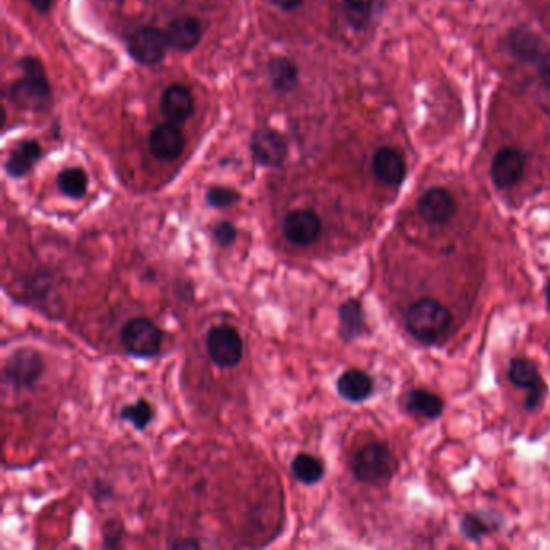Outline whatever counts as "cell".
Here are the masks:
<instances>
[{
	"label": "cell",
	"mask_w": 550,
	"mask_h": 550,
	"mask_svg": "<svg viewBox=\"0 0 550 550\" xmlns=\"http://www.w3.org/2000/svg\"><path fill=\"white\" fill-rule=\"evenodd\" d=\"M23 77L8 89V99L16 108L28 112H46L52 105V87L42 63L34 57H23L18 61Z\"/></svg>",
	"instance_id": "cell-1"
},
{
	"label": "cell",
	"mask_w": 550,
	"mask_h": 550,
	"mask_svg": "<svg viewBox=\"0 0 550 550\" xmlns=\"http://www.w3.org/2000/svg\"><path fill=\"white\" fill-rule=\"evenodd\" d=\"M451 325V312L435 298H420L407 310V331L423 344L433 345L444 341Z\"/></svg>",
	"instance_id": "cell-2"
},
{
	"label": "cell",
	"mask_w": 550,
	"mask_h": 550,
	"mask_svg": "<svg viewBox=\"0 0 550 550\" xmlns=\"http://www.w3.org/2000/svg\"><path fill=\"white\" fill-rule=\"evenodd\" d=\"M398 470V460L390 447L382 443H368L355 452L352 473L365 484L390 481Z\"/></svg>",
	"instance_id": "cell-3"
},
{
	"label": "cell",
	"mask_w": 550,
	"mask_h": 550,
	"mask_svg": "<svg viewBox=\"0 0 550 550\" xmlns=\"http://www.w3.org/2000/svg\"><path fill=\"white\" fill-rule=\"evenodd\" d=\"M120 339L124 351L133 357L151 359L160 352L163 333L152 320L145 316H136L124 323Z\"/></svg>",
	"instance_id": "cell-4"
},
{
	"label": "cell",
	"mask_w": 550,
	"mask_h": 550,
	"mask_svg": "<svg viewBox=\"0 0 550 550\" xmlns=\"http://www.w3.org/2000/svg\"><path fill=\"white\" fill-rule=\"evenodd\" d=\"M44 370H46V362L42 353L31 347H22L10 353V357L5 360L4 382H7L16 390L31 388L39 381L41 376L44 375Z\"/></svg>",
	"instance_id": "cell-5"
},
{
	"label": "cell",
	"mask_w": 550,
	"mask_h": 550,
	"mask_svg": "<svg viewBox=\"0 0 550 550\" xmlns=\"http://www.w3.org/2000/svg\"><path fill=\"white\" fill-rule=\"evenodd\" d=\"M208 357L216 367L234 368L244 353L243 337L230 325H216L206 337Z\"/></svg>",
	"instance_id": "cell-6"
},
{
	"label": "cell",
	"mask_w": 550,
	"mask_h": 550,
	"mask_svg": "<svg viewBox=\"0 0 550 550\" xmlns=\"http://www.w3.org/2000/svg\"><path fill=\"white\" fill-rule=\"evenodd\" d=\"M169 47L165 31L153 26H144L131 36L128 54L139 65L153 67L165 59Z\"/></svg>",
	"instance_id": "cell-7"
},
{
	"label": "cell",
	"mask_w": 550,
	"mask_h": 550,
	"mask_svg": "<svg viewBox=\"0 0 550 550\" xmlns=\"http://www.w3.org/2000/svg\"><path fill=\"white\" fill-rule=\"evenodd\" d=\"M509 380L513 386L527 390L525 407L527 410H535L541 406V402L547 394V386L535 363L525 359L512 360L510 368H509Z\"/></svg>",
	"instance_id": "cell-8"
},
{
	"label": "cell",
	"mask_w": 550,
	"mask_h": 550,
	"mask_svg": "<svg viewBox=\"0 0 550 550\" xmlns=\"http://www.w3.org/2000/svg\"><path fill=\"white\" fill-rule=\"evenodd\" d=\"M251 152L257 165L265 169H280L288 157V144L280 133L263 128L253 133Z\"/></svg>",
	"instance_id": "cell-9"
},
{
	"label": "cell",
	"mask_w": 550,
	"mask_h": 550,
	"mask_svg": "<svg viewBox=\"0 0 550 550\" xmlns=\"http://www.w3.org/2000/svg\"><path fill=\"white\" fill-rule=\"evenodd\" d=\"M320 233V216L314 210H294L283 220V234L290 244L306 247L315 243Z\"/></svg>",
	"instance_id": "cell-10"
},
{
	"label": "cell",
	"mask_w": 550,
	"mask_h": 550,
	"mask_svg": "<svg viewBox=\"0 0 550 550\" xmlns=\"http://www.w3.org/2000/svg\"><path fill=\"white\" fill-rule=\"evenodd\" d=\"M525 155L513 147H504L494 155L490 165L492 181L499 189H507L518 183L525 173Z\"/></svg>",
	"instance_id": "cell-11"
},
{
	"label": "cell",
	"mask_w": 550,
	"mask_h": 550,
	"mask_svg": "<svg viewBox=\"0 0 550 550\" xmlns=\"http://www.w3.org/2000/svg\"><path fill=\"white\" fill-rule=\"evenodd\" d=\"M186 147V138L183 131L178 128V124L165 123L153 128L149 138V149L155 159L159 160L173 161L181 157Z\"/></svg>",
	"instance_id": "cell-12"
},
{
	"label": "cell",
	"mask_w": 550,
	"mask_h": 550,
	"mask_svg": "<svg viewBox=\"0 0 550 550\" xmlns=\"http://www.w3.org/2000/svg\"><path fill=\"white\" fill-rule=\"evenodd\" d=\"M418 212L423 220L431 225H445L451 222L452 216L457 212V206L447 189L433 188L425 192L418 200Z\"/></svg>",
	"instance_id": "cell-13"
},
{
	"label": "cell",
	"mask_w": 550,
	"mask_h": 550,
	"mask_svg": "<svg viewBox=\"0 0 550 550\" xmlns=\"http://www.w3.org/2000/svg\"><path fill=\"white\" fill-rule=\"evenodd\" d=\"M165 36L173 50L191 52L192 49L199 46L202 39V24L196 16H176L175 20H171L167 26Z\"/></svg>",
	"instance_id": "cell-14"
},
{
	"label": "cell",
	"mask_w": 550,
	"mask_h": 550,
	"mask_svg": "<svg viewBox=\"0 0 550 550\" xmlns=\"http://www.w3.org/2000/svg\"><path fill=\"white\" fill-rule=\"evenodd\" d=\"M160 112L167 122L183 124L194 112V99L188 87L181 85L170 86L160 99Z\"/></svg>",
	"instance_id": "cell-15"
},
{
	"label": "cell",
	"mask_w": 550,
	"mask_h": 550,
	"mask_svg": "<svg viewBox=\"0 0 550 550\" xmlns=\"http://www.w3.org/2000/svg\"><path fill=\"white\" fill-rule=\"evenodd\" d=\"M373 173L381 183L399 186L406 179L404 157L392 147H381L373 155Z\"/></svg>",
	"instance_id": "cell-16"
},
{
	"label": "cell",
	"mask_w": 550,
	"mask_h": 550,
	"mask_svg": "<svg viewBox=\"0 0 550 550\" xmlns=\"http://www.w3.org/2000/svg\"><path fill=\"white\" fill-rule=\"evenodd\" d=\"M339 336L344 343L357 341L359 337L367 335L368 326L365 312L359 300L349 298L339 307Z\"/></svg>",
	"instance_id": "cell-17"
},
{
	"label": "cell",
	"mask_w": 550,
	"mask_h": 550,
	"mask_svg": "<svg viewBox=\"0 0 550 550\" xmlns=\"http://www.w3.org/2000/svg\"><path fill=\"white\" fill-rule=\"evenodd\" d=\"M42 149L38 141H20L8 155L5 171L10 178H23L41 160Z\"/></svg>",
	"instance_id": "cell-18"
},
{
	"label": "cell",
	"mask_w": 550,
	"mask_h": 550,
	"mask_svg": "<svg viewBox=\"0 0 550 550\" xmlns=\"http://www.w3.org/2000/svg\"><path fill=\"white\" fill-rule=\"evenodd\" d=\"M337 394L347 402H363L373 392V380L362 370L352 368L339 376L337 380Z\"/></svg>",
	"instance_id": "cell-19"
},
{
	"label": "cell",
	"mask_w": 550,
	"mask_h": 550,
	"mask_svg": "<svg viewBox=\"0 0 550 550\" xmlns=\"http://www.w3.org/2000/svg\"><path fill=\"white\" fill-rule=\"evenodd\" d=\"M509 49L513 57H517L521 61H527V63L541 60V57L545 52L543 41L537 38L533 31L527 30V28H515L510 31Z\"/></svg>",
	"instance_id": "cell-20"
},
{
	"label": "cell",
	"mask_w": 550,
	"mask_h": 550,
	"mask_svg": "<svg viewBox=\"0 0 550 550\" xmlns=\"http://www.w3.org/2000/svg\"><path fill=\"white\" fill-rule=\"evenodd\" d=\"M268 77L275 91L289 94L298 85V65L286 57H275L268 61Z\"/></svg>",
	"instance_id": "cell-21"
},
{
	"label": "cell",
	"mask_w": 550,
	"mask_h": 550,
	"mask_svg": "<svg viewBox=\"0 0 550 550\" xmlns=\"http://www.w3.org/2000/svg\"><path fill=\"white\" fill-rule=\"evenodd\" d=\"M406 408L413 415L426 420H435L444 413L443 399L425 390H413L407 392Z\"/></svg>",
	"instance_id": "cell-22"
},
{
	"label": "cell",
	"mask_w": 550,
	"mask_h": 550,
	"mask_svg": "<svg viewBox=\"0 0 550 550\" xmlns=\"http://www.w3.org/2000/svg\"><path fill=\"white\" fill-rule=\"evenodd\" d=\"M290 472L298 482L314 486L325 476V463L310 454H298L290 463Z\"/></svg>",
	"instance_id": "cell-23"
},
{
	"label": "cell",
	"mask_w": 550,
	"mask_h": 550,
	"mask_svg": "<svg viewBox=\"0 0 550 550\" xmlns=\"http://www.w3.org/2000/svg\"><path fill=\"white\" fill-rule=\"evenodd\" d=\"M57 186L65 197L73 200L83 199L87 192V175L85 170L78 167L61 170L57 176Z\"/></svg>",
	"instance_id": "cell-24"
},
{
	"label": "cell",
	"mask_w": 550,
	"mask_h": 550,
	"mask_svg": "<svg viewBox=\"0 0 550 550\" xmlns=\"http://www.w3.org/2000/svg\"><path fill=\"white\" fill-rule=\"evenodd\" d=\"M344 15L353 30H365L375 10V0H344Z\"/></svg>",
	"instance_id": "cell-25"
},
{
	"label": "cell",
	"mask_w": 550,
	"mask_h": 550,
	"mask_svg": "<svg viewBox=\"0 0 550 550\" xmlns=\"http://www.w3.org/2000/svg\"><path fill=\"white\" fill-rule=\"evenodd\" d=\"M120 418L124 421H130L134 428L142 431L152 421V406L147 400H144V399H139L138 402L123 407L122 412H120Z\"/></svg>",
	"instance_id": "cell-26"
},
{
	"label": "cell",
	"mask_w": 550,
	"mask_h": 550,
	"mask_svg": "<svg viewBox=\"0 0 550 550\" xmlns=\"http://www.w3.org/2000/svg\"><path fill=\"white\" fill-rule=\"evenodd\" d=\"M206 200L212 208H230L241 200V194L226 186H212L206 191Z\"/></svg>",
	"instance_id": "cell-27"
},
{
	"label": "cell",
	"mask_w": 550,
	"mask_h": 550,
	"mask_svg": "<svg viewBox=\"0 0 550 550\" xmlns=\"http://www.w3.org/2000/svg\"><path fill=\"white\" fill-rule=\"evenodd\" d=\"M460 531L468 541L478 543V541H481L484 536L490 535V523L481 517L468 513L463 517V520L460 521Z\"/></svg>",
	"instance_id": "cell-28"
},
{
	"label": "cell",
	"mask_w": 550,
	"mask_h": 550,
	"mask_svg": "<svg viewBox=\"0 0 550 550\" xmlns=\"http://www.w3.org/2000/svg\"><path fill=\"white\" fill-rule=\"evenodd\" d=\"M212 237L215 243L220 247H228L236 241L237 230L236 226L231 222L216 223L212 230Z\"/></svg>",
	"instance_id": "cell-29"
},
{
	"label": "cell",
	"mask_w": 550,
	"mask_h": 550,
	"mask_svg": "<svg viewBox=\"0 0 550 550\" xmlns=\"http://www.w3.org/2000/svg\"><path fill=\"white\" fill-rule=\"evenodd\" d=\"M539 73L543 78L544 85L550 89V49L544 52L541 60H539Z\"/></svg>",
	"instance_id": "cell-30"
},
{
	"label": "cell",
	"mask_w": 550,
	"mask_h": 550,
	"mask_svg": "<svg viewBox=\"0 0 550 550\" xmlns=\"http://www.w3.org/2000/svg\"><path fill=\"white\" fill-rule=\"evenodd\" d=\"M270 2L283 12H292V10L300 7L304 0H270Z\"/></svg>",
	"instance_id": "cell-31"
},
{
	"label": "cell",
	"mask_w": 550,
	"mask_h": 550,
	"mask_svg": "<svg viewBox=\"0 0 550 550\" xmlns=\"http://www.w3.org/2000/svg\"><path fill=\"white\" fill-rule=\"evenodd\" d=\"M171 549H200V544L194 537H184L178 539L176 543L170 544Z\"/></svg>",
	"instance_id": "cell-32"
},
{
	"label": "cell",
	"mask_w": 550,
	"mask_h": 550,
	"mask_svg": "<svg viewBox=\"0 0 550 550\" xmlns=\"http://www.w3.org/2000/svg\"><path fill=\"white\" fill-rule=\"evenodd\" d=\"M112 527H114V531H110L112 527H107V531H105V541H104V547H116L118 544H120V533H116L115 523H112Z\"/></svg>",
	"instance_id": "cell-33"
},
{
	"label": "cell",
	"mask_w": 550,
	"mask_h": 550,
	"mask_svg": "<svg viewBox=\"0 0 550 550\" xmlns=\"http://www.w3.org/2000/svg\"><path fill=\"white\" fill-rule=\"evenodd\" d=\"M28 2L41 14H46L52 7V0H28Z\"/></svg>",
	"instance_id": "cell-34"
},
{
	"label": "cell",
	"mask_w": 550,
	"mask_h": 550,
	"mask_svg": "<svg viewBox=\"0 0 550 550\" xmlns=\"http://www.w3.org/2000/svg\"><path fill=\"white\" fill-rule=\"evenodd\" d=\"M545 298H547V307L550 308V280L545 284Z\"/></svg>",
	"instance_id": "cell-35"
}]
</instances>
